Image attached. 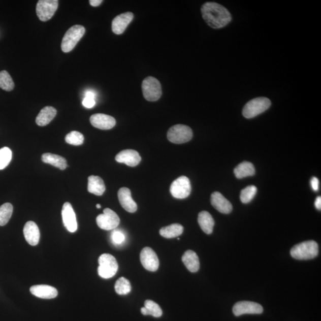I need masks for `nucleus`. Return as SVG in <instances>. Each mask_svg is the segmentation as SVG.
Listing matches in <instances>:
<instances>
[{
  "instance_id": "obj_6",
  "label": "nucleus",
  "mask_w": 321,
  "mask_h": 321,
  "mask_svg": "<svg viewBox=\"0 0 321 321\" xmlns=\"http://www.w3.org/2000/svg\"><path fill=\"white\" fill-rule=\"evenodd\" d=\"M192 137V130L186 125H173L167 133V138L169 141L176 144H181L189 142Z\"/></svg>"
},
{
  "instance_id": "obj_4",
  "label": "nucleus",
  "mask_w": 321,
  "mask_h": 321,
  "mask_svg": "<svg viewBox=\"0 0 321 321\" xmlns=\"http://www.w3.org/2000/svg\"><path fill=\"white\" fill-rule=\"evenodd\" d=\"M99 267L98 273L105 279L112 278L116 274L118 265L116 258L110 254H101L99 259Z\"/></svg>"
},
{
  "instance_id": "obj_33",
  "label": "nucleus",
  "mask_w": 321,
  "mask_h": 321,
  "mask_svg": "<svg viewBox=\"0 0 321 321\" xmlns=\"http://www.w3.org/2000/svg\"><path fill=\"white\" fill-rule=\"evenodd\" d=\"M65 141L68 144L72 145H81L84 142V137L79 132L72 131L66 135Z\"/></svg>"
},
{
  "instance_id": "obj_10",
  "label": "nucleus",
  "mask_w": 321,
  "mask_h": 321,
  "mask_svg": "<svg viewBox=\"0 0 321 321\" xmlns=\"http://www.w3.org/2000/svg\"><path fill=\"white\" fill-rule=\"evenodd\" d=\"M120 219L116 212L110 208H106L103 214L97 217V225L104 230H111L117 228Z\"/></svg>"
},
{
  "instance_id": "obj_15",
  "label": "nucleus",
  "mask_w": 321,
  "mask_h": 321,
  "mask_svg": "<svg viewBox=\"0 0 321 321\" xmlns=\"http://www.w3.org/2000/svg\"><path fill=\"white\" fill-rule=\"evenodd\" d=\"M118 198L121 207L125 211L134 213L137 211L138 205L132 198L131 191L127 187H121L118 191Z\"/></svg>"
},
{
  "instance_id": "obj_14",
  "label": "nucleus",
  "mask_w": 321,
  "mask_h": 321,
  "mask_svg": "<svg viewBox=\"0 0 321 321\" xmlns=\"http://www.w3.org/2000/svg\"><path fill=\"white\" fill-rule=\"evenodd\" d=\"M90 121L93 127L101 130H110L116 124L114 117L101 113L92 115L90 118Z\"/></svg>"
},
{
  "instance_id": "obj_9",
  "label": "nucleus",
  "mask_w": 321,
  "mask_h": 321,
  "mask_svg": "<svg viewBox=\"0 0 321 321\" xmlns=\"http://www.w3.org/2000/svg\"><path fill=\"white\" fill-rule=\"evenodd\" d=\"M191 187L189 178L181 176L174 180L170 186V193L176 199H185L189 196Z\"/></svg>"
},
{
  "instance_id": "obj_13",
  "label": "nucleus",
  "mask_w": 321,
  "mask_h": 321,
  "mask_svg": "<svg viewBox=\"0 0 321 321\" xmlns=\"http://www.w3.org/2000/svg\"><path fill=\"white\" fill-rule=\"evenodd\" d=\"M61 215L66 229L71 233L76 232L78 230V222L75 211L69 202H66L62 206Z\"/></svg>"
},
{
  "instance_id": "obj_31",
  "label": "nucleus",
  "mask_w": 321,
  "mask_h": 321,
  "mask_svg": "<svg viewBox=\"0 0 321 321\" xmlns=\"http://www.w3.org/2000/svg\"><path fill=\"white\" fill-rule=\"evenodd\" d=\"M115 291L119 295H126L132 290L130 281L124 277H121L116 281L114 286Z\"/></svg>"
},
{
  "instance_id": "obj_41",
  "label": "nucleus",
  "mask_w": 321,
  "mask_h": 321,
  "mask_svg": "<svg viewBox=\"0 0 321 321\" xmlns=\"http://www.w3.org/2000/svg\"><path fill=\"white\" fill-rule=\"evenodd\" d=\"M96 207H97V208L98 209H100V208H101V205H100V204H97V205H96Z\"/></svg>"
},
{
  "instance_id": "obj_24",
  "label": "nucleus",
  "mask_w": 321,
  "mask_h": 321,
  "mask_svg": "<svg viewBox=\"0 0 321 321\" xmlns=\"http://www.w3.org/2000/svg\"><path fill=\"white\" fill-rule=\"evenodd\" d=\"M88 190L90 194L101 196L106 190L104 181L99 176H90L88 178Z\"/></svg>"
},
{
  "instance_id": "obj_16",
  "label": "nucleus",
  "mask_w": 321,
  "mask_h": 321,
  "mask_svg": "<svg viewBox=\"0 0 321 321\" xmlns=\"http://www.w3.org/2000/svg\"><path fill=\"white\" fill-rule=\"evenodd\" d=\"M116 160L117 162L124 163L128 166L135 167L140 163L141 157L135 150L125 149L118 153Z\"/></svg>"
},
{
  "instance_id": "obj_30",
  "label": "nucleus",
  "mask_w": 321,
  "mask_h": 321,
  "mask_svg": "<svg viewBox=\"0 0 321 321\" xmlns=\"http://www.w3.org/2000/svg\"><path fill=\"white\" fill-rule=\"evenodd\" d=\"M15 88L12 77L6 71L0 72V88L6 90V91H11Z\"/></svg>"
},
{
  "instance_id": "obj_8",
  "label": "nucleus",
  "mask_w": 321,
  "mask_h": 321,
  "mask_svg": "<svg viewBox=\"0 0 321 321\" xmlns=\"http://www.w3.org/2000/svg\"><path fill=\"white\" fill-rule=\"evenodd\" d=\"M58 6V0H40L36 8L38 18L42 22L50 20L57 11Z\"/></svg>"
},
{
  "instance_id": "obj_11",
  "label": "nucleus",
  "mask_w": 321,
  "mask_h": 321,
  "mask_svg": "<svg viewBox=\"0 0 321 321\" xmlns=\"http://www.w3.org/2000/svg\"><path fill=\"white\" fill-rule=\"evenodd\" d=\"M264 309L259 303L249 301H242L236 303L233 308L234 315L239 316L245 314H261Z\"/></svg>"
},
{
  "instance_id": "obj_1",
  "label": "nucleus",
  "mask_w": 321,
  "mask_h": 321,
  "mask_svg": "<svg viewBox=\"0 0 321 321\" xmlns=\"http://www.w3.org/2000/svg\"><path fill=\"white\" fill-rule=\"evenodd\" d=\"M202 17L209 26L220 29L231 22L232 17L229 10L218 3H205L201 8Z\"/></svg>"
},
{
  "instance_id": "obj_26",
  "label": "nucleus",
  "mask_w": 321,
  "mask_h": 321,
  "mask_svg": "<svg viewBox=\"0 0 321 321\" xmlns=\"http://www.w3.org/2000/svg\"><path fill=\"white\" fill-rule=\"evenodd\" d=\"M234 173L237 179H243V178L253 176L255 174V169L253 164L244 162L236 167L234 170Z\"/></svg>"
},
{
  "instance_id": "obj_32",
  "label": "nucleus",
  "mask_w": 321,
  "mask_h": 321,
  "mask_svg": "<svg viewBox=\"0 0 321 321\" xmlns=\"http://www.w3.org/2000/svg\"><path fill=\"white\" fill-rule=\"evenodd\" d=\"M257 188L256 186H249L245 188L241 191L240 193V200L243 204L249 203L255 196L257 193Z\"/></svg>"
},
{
  "instance_id": "obj_12",
  "label": "nucleus",
  "mask_w": 321,
  "mask_h": 321,
  "mask_svg": "<svg viewBox=\"0 0 321 321\" xmlns=\"http://www.w3.org/2000/svg\"><path fill=\"white\" fill-rule=\"evenodd\" d=\"M141 262L146 270L154 272L158 270L159 260L156 253L149 247H146L141 251Z\"/></svg>"
},
{
  "instance_id": "obj_25",
  "label": "nucleus",
  "mask_w": 321,
  "mask_h": 321,
  "mask_svg": "<svg viewBox=\"0 0 321 321\" xmlns=\"http://www.w3.org/2000/svg\"><path fill=\"white\" fill-rule=\"evenodd\" d=\"M42 160L45 163L53 166L61 170H64L68 167L66 159L60 155L51 153H45L42 155Z\"/></svg>"
},
{
  "instance_id": "obj_35",
  "label": "nucleus",
  "mask_w": 321,
  "mask_h": 321,
  "mask_svg": "<svg viewBox=\"0 0 321 321\" xmlns=\"http://www.w3.org/2000/svg\"><path fill=\"white\" fill-rule=\"evenodd\" d=\"M112 240L115 244L120 245L124 242L125 236L121 232L116 231L112 234Z\"/></svg>"
},
{
  "instance_id": "obj_5",
  "label": "nucleus",
  "mask_w": 321,
  "mask_h": 321,
  "mask_svg": "<svg viewBox=\"0 0 321 321\" xmlns=\"http://www.w3.org/2000/svg\"><path fill=\"white\" fill-rule=\"evenodd\" d=\"M85 28L81 25L73 26L68 29L62 38L61 50L64 52H71L84 36Z\"/></svg>"
},
{
  "instance_id": "obj_36",
  "label": "nucleus",
  "mask_w": 321,
  "mask_h": 321,
  "mask_svg": "<svg viewBox=\"0 0 321 321\" xmlns=\"http://www.w3.org/2000/svg\"><path fill=\"white\" fill-rule=\"evenodd\" d=\"M83 106L87 108V109H91V108L95 106V100L92 98L85 97L83 100Z\"/></svg>"
},
{
  "instance_id": "obj_37",
  "label": "nucleus",
  "mask_w": 321,
  "mask_h": 321,
  "mask_svg": "<svg viewBox=\"0 0 321 321\" xmlns=\"http://www.w3.org/2000/svg\"><path fill=\"white\" fill-rule=\"evenodd\" d=\"M319 180L316 177H313L310 181V184L314 191H317L319 190Z\"/></svg>"
},
{
  "instance_id": "obj_40",
  "label": "nucleus",
  "mask_w": 321,
  "mask_h": 321,
  "mask_svg": "<svg viewBox=\"0 0 321 321\" xmlns=\"http://www.w3.org/2000/svg\"><path fill=\"white\" fill-rule=\"evenodd\" d=\"M85 97H89V98H92V99H95V93L92 92V91H90V90H88V91H87L85 93Z\"/></svg>"
},
{
  "instance_id": "obj_2",
  "label": "nucleus",
  "mask_w": 321,
  "mask_h": 321,
  "mask_svg": "<svg viewBox=\"0 0 321 321\" xmlns=\"http://www.w3.org/2000/svg\"><path fill=\"white\" fill-rule=\"evenodd\" d=\"M318 253V245L313 240L299 243L293 247L291 251L292 256L298 260L313 259L317 256Z\"/></svg>"
},
{
  "instance_id": "obj_17",
  "label": "nucleus",
  "mask_w": 321,
  "mask_h": 321,
  "mask_svg": "<svg viewBox=\"0 0 321 321\" xmlns=\"http://www.w3.org/2000/svg\"><path fill=\"white\" fill-rule=\"evenodd\" d=\"M134 17V14L131 12L122 13L115 17L112 22L113 32L116 35L123 34Z\"/></svg>"
},
{
  "instance_id": "obj_34",
  "label": "nucleus",
  "mask_w": 321,
  "mask_h": 321,
  "mask_svg": "<svg viewBox=\"0 0 321 321\" xmlns=\"http://www.w3.org/2000/svg\"><path fill=\"white\" fill-rule=\"evenodd\" d=\"M12 159V152L8 147L0 149V170L8 167Z\"/></svg>"
},
{
  "instance_id": "obj_20",
  "label": "nucleus",
  "mask_w": 321,
  "mask_h": 321,
  "mask_svg": "<svg viewBox=\"0 0 321 321\" xmlns=\"http://www.w3.org/2000/svg\"><path fill=\"white\" fill-rule=\"evenodd\" d=\"M30 292L36 297L44 299H54L58 295L57 289L48 285H33Z\"/></svg>"
},
{
  "instance_id": "obj_18",
  "label": "nucleus",
  "mask_w": 321,
  "mask_h": 321,
  "mask_svg": "<svg viewBox=\"0 0 321 321\" xmlns=\"http://www.w3.org/2000/svg\"><path fill=\"white\" fill-rule=\"evenodd\" d=\"M23 235L27 242L30 245L37 246L40 242V229L36 222L34 221L27 222L24 226Z\"/></svg>"
},
{
  "instance_id": "obj_39",
  "label": "nucleus",
  "mask_w": 321,
  "mask_h": 321,
  "mask_svg": "<svg viewBox=\"0 0 321 321\" xmlns=\"http://www.w3.org/2000/svg\"><path fill=\"white\" fill-rule=\"evenodd\" d=\"M315 205L317 209H318V210H320L321 209V197H318L316 199V200L315 202Z\"/></svg>"
},
{
  "instance_id": "obj_7",
  "label": "nucleus",
  "mask_w": 321,
  "mask_h": 321,
  "mask_svg": "<svg viewBox=\"0 0 321 321\" xmlns=\"http://www.w3.org/2000/svg\"><path fill=\"white\" fill-rule=\"evenodd\" d=\"M143 95L151 102L158 100L162 95V85L159 80L153 77L145 78L142 85Z\"/></svg>"
},
{
  "instance_id": "obj_23",
  "label": "nucleus",
  "mask_w": 321,
  "mask_h": 321,
  "mask_svg": "<svg viewBox=\"0 0 321 321\" xmlns=\"http://www.w3.org/2000/svg\"><path fill=\"white\" fill-rule=\"evenodd\" d=\"M198 223L202 231L211 235L214 229L215 221L212 215L207 211H202L198 215Z\"/></svg>"
},
{
  "instance_id": "obj_38",
  "label": "nucleus",
  "mask_w": 321,
  "mask_h": 321,
  "mask_svg": "<svg viewBox=\"0 0 321 321\" xmlns=\"http://www.w3.org/2000/svg\"><path fill=\"white\" fill-rule=\"evenodd\" d=\"M103 3L102 0H90V5L93 7L99 6Z\"/></svg>"
},
{
  "instance_id": "obj_3",
  "label": "nucleus",
  "mask_w": 321,
  "mask_h": 321,
  "mask_svg": "<svg viewBox=\"0 0 321 321\" xmlns=\"http://www.w3.org/2000/svg\"><path fill=\"white\" fill-rule=\"evenodd\" d=\"M271 106V101L266 97H258L247 102L242 114L246 118L255 117L267 111Z\"/></svg>"
},
{
  "instance_id": "obj_21",
  "label": "nucleus",
  "mask_w": 321,
  "mask_h": 321,
  "mask_svg": "<svg viewBox=\"0 0 321 321\" xmlns=\"http://www.w3.org/2000/svg\"><path fill=\"white\" fill-rule=\"evenodd\" d=\"M182 261L187 269L191 273H197L200 270V260L194 251L190 250L186 251L182 256Z\"/></svg>"
},
{
  "instance_id": "obj_19",
  "label": "nucleus",
  "mask_w": 321,
  "mask_h": 321,
  "mask_svg": "<svg viewBox=\"0 0 321 321\" xmlns=\"http://www.w3.org/2000/svg\"><path fill=\"white\" fill-rule=\"evenodd\" d=\"M211 202L213 207L222 214H228L232 211V204L218 191L211 195Z\"/></svg>"
},
{
  "instance_id": "obj_27",
  "label": "nucleus",
  "mask_w": 321,
  "mask_h": 321,
  "mask_svg": "<svg viewBox=\"0 0 321 321\" xmlns=\"http://www.w3.org/2000/svg\"><path fill=\"white\" fill-rule=\"evenodd\" d=\"M183 227L179 224H173L165 227L159 230V234L167 239H172L181 235L183 232Z\"/></svg>"
},
{
  "instance_id": "obj_29",
  "label": "nucleus",
  "mask_w": 321,
  "mask_h": 321,
  "mask_svg": "<svg viewBox=\"0 0 321 321\" xmlns=\"http://www.w3.org/2000/svg\"><path fill=\"white\" fill-rule=\"evenodd\" d=\"M13 207L11 204L5 203L0 207V226L8 224L13 214Z\"/></svg>"
},
{
  "instance_id": "obj_28",
  "label": "nucleus",
  "mask_w": 321,
  "mask_h": 321,
  "mask_svg": "<svg viewBox=\"0 0 321 321\" xmlns=\"http://www.w3.org/2000/svg\"><path fill=\"white\" fill-rule=\"evenodd\" d=\"M141 311L144 315H151L155 317H159L163 315L160 307L151 300L145 302V306L141 308Z\"/></svg>"
},
{
  "instance_id": "obj_22",
  "label": "nucleus",
  "mask_w": 321,
  "mask_h": 321,
  "mask_svg": "<svg viewBox=\"0 0 321 321\" xmlns=\"http://www.w3.org/2000/svg\"><path fill=\"white\" fill-rule=\"evenodd\" d=\"M57 114V110L54 107L47 106L43 108L38 115L36 123L40 126H45L54 119Z\"/></svg>"
}]
</instances>
